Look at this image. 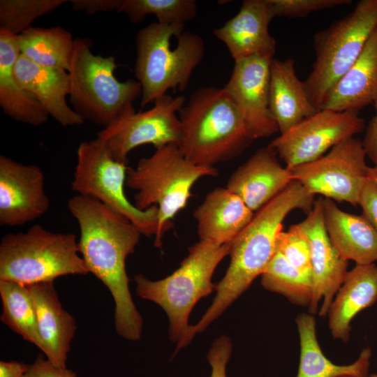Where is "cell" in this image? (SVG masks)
<instances>
[{"label": "cell", "instance_id": "cell-1", "mask_svg": "<svg viewBox=\"0 0 377 377\" xmlns=\"http://www.w3.org/2000/svg\"><path fill=\"white\" fill-rule=\"evenodd\" d=\"M68 207L80 229L78 247L89 272L110 290L114 303L117 333L128 341L140 339L143 320L130 293L126 269L142 235L128 219L88 195L76 194Z\"/></svg>", "mask_w": 377, "mask_h": 377}, {"label": "cell", "instance_id": "cell-2", "mask_svg": "<svg viewBox=\"0 0 377 377\" xmlns=\"http://www.w3.org/2000/svg\"><path fill=\"white\" fill-rule=\"evenodd\" d=\"M314 195L293 180L283 191L254 214L249 223L231 242L229 267L216 284L212 304L188 332L191 342L217 319L260 276L277 251V240L283 221L292 211L300 209L308 214Z\"/></svg>", "mask_w": 377, "mask_h": 377}, {"label": "cell", "instance_id": "cell-3", "mask_svg": "<svg viewBox=\"0 0 377 377\" xmlns=\"http://www.w3.org/2000/svg\"><path fill=\"white\" fill-rule=\"evenodd\" d=\"M183 155L197 165L214 167L240 155L256 139L224 88L196 90L179 112Z\"/></svg>", "mask_w": 377, "mask_h": 377}, {"label": "cell", "instance_id": "cell-4", "mask_svg": "<svg viewBox=\"0 0 377 377\" xmlns=\"http://www.w3.org/2000/svg\"><path fill=\"white\" fill-rule=\"evenodd\" d=\"M135 75L141 86V107L168 94L184 91L205 55L198 34L184 31V24L152 22L135 37Z\"/></svg>", "mask_w": 377, "mask_h": 377}, {"label": "cell", "instance_id": "cell-5", "mask_svg": "<svg viewBox=\"0 0 377 377\" xmlns=\"http://www.w3.org/2000/svg\"><path fill=\"white\" fill-rule=\"evenodd\" d=\"M230 247V243L216 245L200 240L189 248L180 266L169 276L157 281L142 274L135 276L137 295L159 305L168 317L169 339L177 344L174 355L188 344L189 315L201 298L216 290L212 276L229 255Z\"/></svg>", "mask_w": 377, "mask_h": 377}, {"label": "cell", "instance_id": "cell-6", "mask_svg": "<svg viewBox=\"0 0 377 377\" xmlns=\"http://www.w3.org/2000/svg\"><path fill=\"white\" fill-rule=\"evenodd\" d=\"M91 47L87 38L74 40L68 97L84 121L105 128L135 112L133 103L141 97V86L136 80H119L115 58L94 54Z\"/></svg>", "mask_w": 377, "mask_h": 377}, {"label": "cell", "instance_id": "cell-7", "mask_svg": "<svg viewBox=\"0 0 377 377\" xmlns=\"http://www.w3.org/2000/svg\"><path fill=\"white\" fill-rule=\"evenodd\" d=\"M217 175L215 167L197 165L187 159L177 144L158 147L150 156L140 158L136 168H128L126 184L136 191L133 205L142 211L154 205L158 208L156 247L161 248L164 232L186 205L195 182Z\"/></svg>", "mask_w": 377, "mask_h": 377}, {"label": "cell", "instance_id": "cell-8", "mask_svg": "<svg viewBox=\"0 0 377 377\" xmlns=\"http://www.w3.org/2000/svg\"><path fill=\"white\" fill-rule=\"evenodd\" d=\"M88 273L73 233L53 232L36 224L1 239L0 280L31 286Z\"/></svg>", "mask_w": 377, "mask_h": 377}, {"label": "cell", "instance_id": "cell-9", "mask_svg": "<svg viewBox=\"0 0 377 377\" xmlns=\"http://www.w3.org/2000/svg\"><path fill=\"white\" fill-rule=\"evenodd\" d=\"M376 28L377 0H361L345 17L315 34V60L303 83L318 110L330 90L357 59Z\"/></svg>", "mask_w": 377, "mask_h": 377}, {"label": "cell", "instance_id": "cell-10", "mask_svg": "<svg viewBox=\"0 0 377 377\" xmlns=\"http://www.w3.org/2000/svg\"><path fill=\"white\" fill-rule=\"evenodd\" d=\"M127 163L116 160L98 138L82 142L77 150L71 189L77 194L93 197L128 219L147 237L156 236L158 208L140 210L124 192Z\"/></svg>", "mask_w": 377, "mask_h": 377}, {"label": "cell", "instance_id": "cell-11", "mask_svg": "<svg viewBox=\"0 0 377 377\" xmlns=\"http://www.w3.org/2000/svg\"><path fill=\"white\" fill-rule=\"evenodd\" d=\"M366 156L362 141L353 137L320 158L290 170L293 180L309 194L356 206L367 179Z\"/></svg>", "mask_w": 377, "mask_h": 377}, {"label": "cell", "instance_id": "cell-12", "mask_svg": "<svg viewBox=\"0 0 377 377\" xmlns=\"http://www.w3.org/2000/svg\"><path fill=\"white\" fill-rule=\"evenodd\" d=\"M365 128L359 112L320 110L274 139L269 147L292 169L313 161Z\"/></svg>", "mask_w": 377, "mask_h": 377}, {"label": "cell", "instance_id": "cell-13", "mask_svg": "<svg viewBox=\"0 0 377 377\" xmlns=\"http://www.w3.org/2000/svg\"><path fill=\"white\" fill-rule=\"evenodd\" d=\"M182 96L166 94L154 103L151 108L135 112L119 119L97 134L117 161L128 164V155L143 145L155 149L169 144H179L181 124L179 112L185 104Z\"/></svg>", "mask_w": 377, "mask_h": 377}, {"label": "cell", "instance_id": "cell-14", "mask_svg": "<svg viewBox=\"0 0 377 377\" xmlns=\"http://www.w3.org/2000/svg\"><path fill=\"white\" fill-rule=\"evenodd\" d=\"M273 58L256 55L235 61L230 77L223 87L256 139L269 137L279 131L269 108Z\"/></svg>", "mask_w": 377, "mask_h": 377}, {"label": "cell", "instance_id": "cell-15", "mask_svg": "<svg viewBox=\"0 0 377 377\" xmlns=\"http://www.w3.org/2000/svg\"><path fill=\"white\" fill-rule=\"evenodd\" d=\"M44 175L36 165L0 156V224L15 227L42 216L49 209Z\"/></svg>", "mask_w": 377, "mask_h": 377}, {"label": "cell", "instance_id": "cell-16", "mask_svg": "<svg viewBox=\"0 0 377 377\" xmlns=\"http://www.w3.org/2000/svg\"><path fill=\"white\" fill-rule=\"evenodd\" d=\"M299 224L307 235L311 245L314 291L309 311L315 314L322 301L318 314L324 317L346 276L348 261L339 254L330 241L325 226L321 198Z\"/></svg>", "mask_w": 377, "mask_h": 377}, {"label": "cell", "instance_id": "cell-17", "mask_svg": "<svg viewBox=\"0 0 377 377\" xmlns=\"http://www.w3.org/2000/svg\"><path fill=\"white\" fill-rule=\"evenodd\" d=\"M276 151L267 146L257 150L229 177L226 188L257 212L293 181L291 170L279 163Z\"/></svg>", "mask_w": 377, "mask_h": 377}, {"label": "cell", "instance_id": "cell-18", "mask_svg": "<svg viewBox=\"0 0 377 377\" xmlns=\"http://www.w3.org/2000/svg\"><path fill=\"white\" fill-rule=\"evenodd\" d=\"M274 18L269 0H245L239 12L214 34L227 47L234 61L264 55L273 57L276 40L269 25Z\"/></svg>", "mask_w": 377, "mask_h": 377}, {"label": "cell", "instance_id": "cell-19", "mask_svg": "<svg viewBox=\"0 0 377 377\" xmlns=\"http://www.w3.org/2000/svg\"><path fill=\"white\" fill-rule=\"evenodd\" d=\"M14 74L18 84L60 125L74 126L84 123L66 100L70 93L67 71L38 65L20 54Z\"/></svg>", "mask_w": 377, "mask_h": 377}, {"label": "cell", "instance_id": "cell-20", "mask_svg": "<svg viewBox=\"0 0 377 377\" xmlns=\"http://www.w3.org/2000/svg\"><path fill=\"white\" fill-rule=\"evenodd\" d=\"M28 286L44 346L43 353L55 366L66 368L68 353L77 328L75 319L63 309L54 281Z\"/></svg>", "mask_w": 377, "mask_h": 377}, {"label": "cell", "instance_id": "cell-21", "mask_svg": "<svg viewBox=\"0 0 377 377\" xmlns=\"http://www.w3.org/2000/svg\"><path fill=\"white\" fill-rule=\"evenodd\" d=\"M193 216L200 240L223 245L244 230L254 212L226 187H217L206 195Z\"/></svg>", "mask_w": 377, "mask_h": 377}, {"label": "cell", "instance_id": "cell-22", "mask_svg": "<svg viewBox=\"0 0 377 377\" xmlns=\"http://www.w3.org/2000/svg\"><path fill=\"white\" fill-rule=\"evenodd\" d=\"M324 222L339 254L356 265L377 261V231L362 216L343 211L328 198H321Z\"/></svg>", "mask_w": 377, "mask_h": 377}, {"label": "cell", "instance_id": "cell-23", "mask_svg": "<svg viewBox=\"0 0 377 377\" xmlns=\"http://www.w3.org/2000/svg\"><path fill=\"white\" fill-rule=\"evenodd\" d=\"M376 98L377 28L357 59L328 93L320 110L359 112Z\"/></svg>", "mask_w": 377, "mask_h": 377}, {"label": "cell", "instance_id": "cell-24", "mask_svg": "<svg viewBox=\"0 0 377 377\" xmlns=\"http://www.w3.org/2000/svg\"><path fill=\"white\" fill-rule=\"evenodd\" d=\"M377 301V265H356L348 271L327 311L334 339L344 343L350 338L351 322Z\"/></svg>", "mask_w": 377, "mask_h": 377}, {"label": "cell", "instance_id": "cell-25", "mask_svg": "<svg viewBox=\"0 0 377 377\" xmlns=\"http://www.w3.org/2000/svg\"><path fill=\"white\" fill-rule=\"evenodd\" d=\"M269 108L280 133L318 111L311 102L303 82L299 80L292 58L272 60Z\"/></svg>", "mask_w": 377, "mask_h": 377}, {"label": "cell", "instance_id": "cell-26", "mask_svg": "<svg viewBox=\"0 0 377 377\" xmlns=\"http://www.w3.org/2000/svg\"><path fill=\"white\" fill-rule=\"evenodd\" d=\"M20 54L17 36L0 29V106L13 120L38 126L50 116L15 77L14 66Z\"/></svg>", "mask_w": 377, "mask_h": 377}, {"label": "cell", "instance_id": "cell-27", "mask_svg": "<svg viewBox=\"0 0 377 377\" xmlns=\"http://www.w3.org/2000/svg\"><path fill=\"white\" fill-rule=\"evenodd\" d=\"M300 338V362L297 377H339L349 375L368 377L371 357L369 347L349 364L339 365L323 353L316 335V320L313 314L302 313L295 318Z\"/></svg>", "mask_w": 377, "mask_h": 377}, {"label": "cell", "instance_id": "cell-28", "mask_svg": "<svg viewBox=\"0 0 377 377\" xmlns=\"http://www.w3.org/2000/svg\"><path fill=\"white\" fill-rule=\"evenodd\" d=\"M74 40L71 33L61 26L32 27L17 36L20 55L38 65L67 71Z\"/></svg>", "mask_w": 377, "mask_h": 377}, {"label": "cell", "instance_id": "cell-29", "mask_svg": "<svg viewBox=\"0 0 377 377\" xmlns=\"http://www.w3.org/2000/svg\"><path fill=\"white\" fill-rule=\"evenodd\" d=\"M0 296L2 302L1 322L43 352L44 346L39 334L29 286L0 280Z\"/></svg>", "mask_w": 377, "mask_h": 377}, {"label": "cell", "instance_id": "cell-30", "mask_svg": "<svg viewBox=\"0 0 377 377\" xmlns=\"http://www.w3.org/2000/svg\"><path fill=\"white\" fill-rule=\"evenodd\" d=\"M260 278L265 290L283 295L295 305L310 306L314 291L313 274L293 266L278 251Z\"/></svg>", "mask_w": 377, "mask_h": 377}, {"label": "cell", "instance_id": "cell-31", "mask_svg": "<svg viewBox=\"0 0 377 377\" xmlns=\"http://www.w3.org/2000/svg\"><path fill=\"white\" fill-rule=\"evenodd\" d=\"M117 12L124 13L133 23L152 15L162 24L184 25L195 17L198 6L195 0H119Z\"/></svg>", "mask_w": 377, "mask_h": 377}, {"label": "cell", "instance_id": "cell-32", "mask_svg": "<svg viewBox=\"0 0 377 377\" xmlns=\"http://www.w3.org/2000/svg\"><path fill=\"white\" fill-rule=\"evenodd\" d=\"M66 0H1L0 29L19 36L37 18L49 14Z\"/></svg>", "mask_w": 377, "mask_h": 377}, {"label": "cell", "instance_id": "cell-33", "mask_svg": "<svg viewBox=\"0 0 377 377\" xmlns=\"http://www.w3.org/2000/svg\"><path fill=\"white\" fill-rule=\"evenodd\" d=\"M277 251L296 268L312 273L311 245L309 237L299 223L281 231L278 237Z\"/></svg>", "mask_w": 377, "mask_h": 377}, {"label": "cell", "instance_id": "cell-34", "mask_svg": "<svg viewBox=\"0 0 377 377\" xmlns=\"http://www.w3.org/2000/svg\"><path fill=\"white\" fill-rule=\"evenodd\" d=\"M274 17H303L313 12L350 4V0H269Z\"/></svg>", "mask_w": 377, "mask_h": 377}, {"label": "cell", "instance_id": "cell-35", "mask_svg": "<svg viewBox=\"0 0 377 377\" xmlns=\"http://www.w3.org/2000/svg\"><path fill=\"white\" fill-rule=\"evenodd\" d=\"M232 351V343L230 339L222 335L215 339L207 355L211 367L210 377H227L226 367Z\"/></svg>", "mask_w": 377, "mask_h": 377}, {"label": "cell", "instance_id": "cell-36", "mask_svg": "<svg viewBox=\"0 0 377 377\" xmlns=\"http://www.w3.org/2000/svg\"><path fill=\"white\" fill-rule=\"evenodd\" d=\"M23 377H77V375L71 369L55 366L40 355L28 366Z\"/></svg>", "mask_w": 377, "mask_h": 377}, {"label": "cell", "instance_id": "cell-37", "mask_svg": "<svg viewBox=\"0 0 377 377\" xmlns=\"http://www.w3.org/2000/svg\"><path fill=\"white\" fill-rule=\"evenodd\" d=\"M358 205L362 210V215L377 231V185L367 179L362 190Z\"/></svg>", "mask_w": 377, "mask_h": 377}, {"label": "cell", "instance_id": "cell-38", "mask_svg": "<svg viewBox=\"0 0 377 377\" xmlns=\"http://www.w3.org/2000/svg\"><path fill=\"white\" fill-rule=\"evenodd\" d=\"M70 3L74 10L94 15L101 12L117 11L119 0H71Z\"/></svg>", "mask_w": 377, "mask_h": 377}, {"label": "cell", "instance_id": "cell-39", "mask_svg": "<svg viewBox=\"0 0 377 377\" xmlns=\"http://www.w3.org/2000/svg\"><path fill=\"white\" fill-rule=\"evenodd\" d=\"M373 105L375 108V115L367 126L364 138L362 143L366 156L375 165H377V98Z\"/></svg>", "mask_w": 377, "mask_h": 377}, {"label": "cell", "instance_id": "cell-40", "mask_svg": "<svg viewBox=\"0 0 377 377\" xmlns=\"http://www.w3.org/2000/svg\"><path fill=\"white\" fill-rule=\"evenodd\" d=\"M28 366L23 362L16 361H1L0 377H23Z\"/></svg>", "mask_w": 377, "mask_h": 377}, {"label": "cell", "instance_id": "cell-41", "mask_svg": "<svg viewBox=\"0 0 377 377\" xmlns=\"http://www.w3.org/2000/svg\"><path fill=\"white\" fill-rule=\"evenodd\" d=\"M367 179L377 185V165L368 168Z\"/></svg>", "mask_w": 377, "mask_h": 377}, {"label": "cell", "instance_id": "cell-42", "mask_svg": "<svg viewBox=\"0 0 377 377\" xmlns=\"http://www.w3.org/2000/svg\"><path fill=\"white\" fill-rule=\"evenodd\" d=\"M368 377H377V374H369Z\"/></svg>", "mask_w": 377, "mask_h": 377}, {"label": "cell", "instance_id": "cell-43", "mask_svg": "<svg viewBox=\"0 0 377 377\" xmlns=\"http://www.w3.org/2000/svg\"><path fill=\"white\" fill-rule=\"evenodd\" d=\"M339 377H355V376H349V375H345V376H339Z\"/></svg>", "mask_w": 377, "mask_h": 377}]
</instances>
